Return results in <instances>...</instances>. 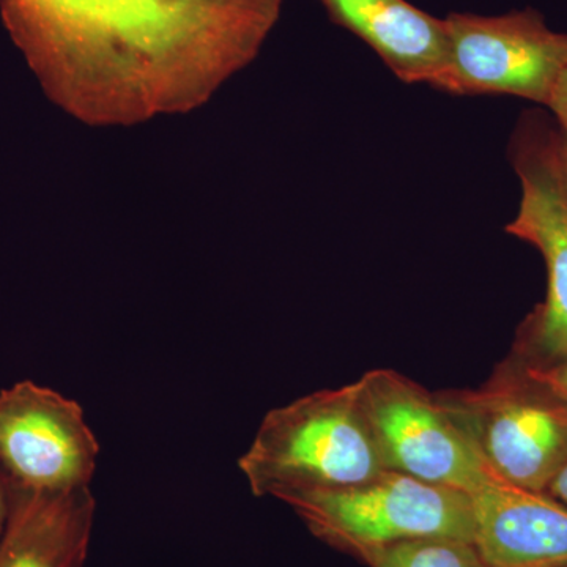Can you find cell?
<instances>
[{
  "label": "cell",
  "instance_id": "6da1fadb",
  "mask_svg": "<svg viewBox=\"0 0 567 567\" xmlns=\"http://www.w3.org/2000/svg\"><path fill=\"white\" fill-rule=\"evenodd\" d=\"M284 0H6L55 99L89 125L203 106L257 58Z\"/></svg>",
  "mask_w": 567,
  "mask_h": 567
},
{
  "label": "cell",
  "instance_id": "7a4b0ae2",
  "mask_svg": "<svg viewBox=\"0 0 567 567\" xmlns=\"http://www.w3.org/2000/svg\"><path fill=\"white\" fill-rule=\"evenodd\" d=\"M256 496L357 486L386 472L357 383L322 390L265 415L238 461Z\"/></svg>",
  "mask_w": 567,
  "mask_h": 567
},
{
  "label": "cell",
  "instance_id": "3957f363",
  "mask_svg": "<svg viewBox=\"0 0 567 567\" xmlns=\"http://www.w3.org/2000/svg\"><path fill=\"white\" fill-rule=\"evenodd\" d=\"M312 535L357 557L368 548L425 537H475L472 498L466 492L425 483L386 470L357 486L287 492Z\"/></svg>",
  "mask_w": 567,
  "mask_h": 567
},
{
  "label": "cell",
  "instance_id": "277c9868",
  "mask_svg": "<svg viewBox=\"0 0 567 567\" xmlns=\"http://www.w3.org/2000/svg\"><path fill=\"white\" fill-rule=\"evenodd\" d=\"M495 476L546 492L567 462V404L524 374L436 395Z\"/></svg>",
  "mask_w": 567,
  "mask_h": 567
},
{
  "label": "cell",
  "instance_id": "5b68a950",
  "mask_svg": "<svg viewBox=\"0 0 567 567\" xmlns=\"http://www.w3.org/2000/svg\"><path fill=\"white\" fill-rule=\"evenodd\" d=\"M445 24L450 54L442 92L513 95L547 106L567 70V33L551 31L535 10L450 13Z\"/></svg>",
  "mask_w": 567,
  "mask_h": 567
},
{
  "label": "cell",
  "instance_id": "8992f818",
  "mask_svg": "<svg viewBox=\"0 0 567 567\" xmlns=\"http://www.w3.org/2000/svg\"><path fill=\"white\" fill-rule=\"evenodd\" d=\"M354 383L391 472L468 495L495 476L436 395L391 369H374Z\"/></svg>",
  "mask_w": 567,
  "mask_h": 567
},
{
  "label": "cell",
  "instance_id": "52a82bcc",
  "mask_svg": "<svg viewBox=\"0 0 567 567\" xmlns=\"http://www.w3.org/2000/svg\"><path fill=\"white\" fill-rule=\"evenodd\" d=\"M100 445L76 401L31 380L0 391V475L22 491L91 486Z\"/></svg>",
  "mask_w": 567,
  "mask_h": 567
},
{
  "label": "cell",
  "instance_id": "ba28073f",
  "mask_svg": "<svg viewBox=\"0 0 567 567\" xmlns=\"http://www.w3.org/2000/svg\"><path fill=\"white\" fill-rule=\"evenodd\" d=\"M514 166L522 183V199L506 233L536 246L546 260V301L529 317L525 342L539 360L532 365H547L567 357V189L558 136L522 134Z\"/></svg>",
  "mask_w": 567,
  "mask_h": 567
},
{
  "label": "cell",
  "instance_id": "9c48e42d",
  "mask_svg": "<svg viewBox=\"0 0 567 567\" xmlns=\"http://www.w3.org/2000/svg\"><path fill=\"white\" fill-rule=\"evenodd\" d=\"M470 498L487 567H567V506L554 496L492 476Z\"/></svg>",
  "mask_w": 567,
  "mask_h": 567
},
{
  "label": "cell",
  "instance_id": "30bf717a",
  "mask_svg": "<svg viewBox=\"0 0 567 567\" xmlns=\"http://www.w3.org/2000/svg\"><path fill=\"white\" fill-rule=\"evenodd\" d=\"M328 17L364 41L405 84L442 91L450 41L445 18L406 0H319Z\"/></svg>",
  "mask_w": 567,
  "mask_h": 567
},
{
  "label": "cell",
  "instance_id": "8fae6325",
  "mask_svg": "<svg viewBox=\"0 0 567 567\" xmlns=\"http://www.w3.org/2000/svg\"><path fill=\"white\" fill-rule=\"evenodd\" d=\"M10 488L0 567H84L96 511L91 487L61 494Z\"/></svg>",
  "mask_w": 567,
  "mask_h": 567
},
{
  "label": "cell",
  "instance_id": "7c38bea8",
  "mask_svg": "<svg viewBox=\"0 0 567 567\" xmlns=\"http://www.w3.org/2000/svg\"><path fill=\"white\" fill-rule=\"evenodd\" d=\"M357 557L369 567H487L475 544L450 537H425L368 548Z\"/></svg>",
  "mask_w": 567,
  "mask_h": 567
},
{
  "label": "cell",
  "instance_id": "4fadbf2b",
  "mask_svg": "<svg viewBox=\"0 0 567 567\" xmlns=\"http://www.w3.org/2000/svg\"><path fill=\"white\" fill-rule=\"evenodd\" d=\"M528 377L567 404V357L547 365H527Z\"/></svg>",
  "mask_w": 567,
  "mask_h": 567
},
{
  "label": "cell",
  "instance_id": "5bb4252c",
  "mask_svg": "<svg viewBox=\"0 0 567 567\" xmlns=\"http://www.w3.org/2000/svg\"><path fill=\"white\" fill-rule=\"evenodd\" d=\"M547 107H550L554 112L555 117L561 123L563 130H567V70L559 78L558 84L555 85V91L551 93Z\"/></svg>",
  "mask_w": 567,
  "mask_h": 567
},
{
  "label": "cell",
  "instance_id": "9a60e30c",
  "mask_svg": "<svg viewBox=\"0 0 567 567\" xmlns=\"http://www.w3.org/2000/svg\"><path fill=\"white\" fill-rule=\"evenodd\" d=\"M11 509V488L6 477L0 475V537L6 532Z\"/></svg>",
  "mask_w": 567,
  "mask_h": 567
},
{
  "label": "cell",
  "instance_id": "2e32d148",
  "mask_svg": "<svg viewBox=\"0 0 567 567\" xmlns=\"http://www.w3.org/2000/svg\"><path fill=\"white\" fill-rule=\"evenodd\" d=\"M547 494L554 496L559 503L567 506V462L561 470L557 473V476L551 480L548 484Z\"/></svg>",
  "mask_w": 567,
  "mask_h": 567
},
{
  "label": "cell",
  "instance_id": "e0dca14e",
  "mask_svg": "<svg viewBox=\"0 0 567 567\" xmlns=\"http://www.w3.org/2000/svg\"><path fill=\"white\" fill-rule=\"evenodd\" d=\"M558 156L561 164L563 181L567 189V130H563L561 136H558Z\"/></svg>",
  "mask_w": 567,
  "mask_h": 567
}]
</instances>
